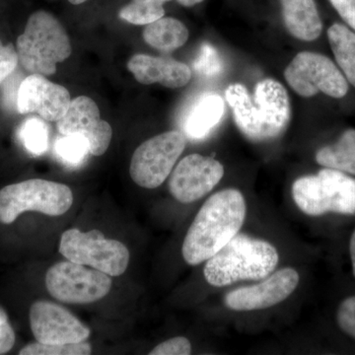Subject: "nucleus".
Segmentation results:
<instances>
[{"instance_id": "nucleus-25", "label": "nucleus", "mask_w": 355, "mask_h": 355, "mask_svg": "<svg viewBox=\"0 0 355 355\" xmlns=\"http://www.w3.org/2000/svg\"><path fill=\"white\" fill-rule=\"evenodd\" d=\"M92 352L90 343L86 342L67 345L30 343L20 350V355H88Z\"/></svg>"}, {"instance_id": "nucleus-10", "label": "nucleus", "mask_w": 355, "mask_h": 355, "mask_svg": "<svg viewBox=\"0 0 355 355\" xmlns=\"http://www.w3.org/2000/svg\"><path fill=\"white\" fill-rule=\"evenodd\" d=\"M49 293L60 302L89 304L104 298L111 291L110 275L73 261H60L46 275Z\"/></svg>"}, {"instance_id": "nucleus-17", "label": "nucleus", "mask_w": 355, "mask_h": 355, "mask_svg": "<svg viewBox=\"0 0 355 355\" xmlns=\"http://www.w3.org/2000/svg\"><path fill=\"white\" fill-rule=\"evenodd\" d=\"M224 113L225 103L220 95L205 92L198 96L184 116V137L191 140L205 139L220 123Z\"/></svg>"}, {"instance_id": "nucleus-2", "label": "nucleus", "mask_w": 355, "mask_h": 355, "mask_svg": "<svg viewBox=\"0 0 355 355\" xmlns=\"http://www.w3.org/2000/svg\"><path fill=\"white\" fill-rule=\"evenodd\" d=\"M246 214V200L241 191L226 189L212 195L203 203L184 237V261L197 266L214 256L239 233Z\"/></svg>"}, {"instance_id": "nucleus-27", "label": "nucleus", "mask_w": 355, "mask_h": 355, "mask_svg": "<svg viewBox=\"0 0 355 355\" xmlns=\"http://www.w3.org/2000/svg\"><path fill=\"white\" fill-rule=\"evenodd\" d=\"M336 323L345 335L355 340V295L345 299L338 306Z\"/></svg>"}, {"instance_id": "nucleus-1", "label": "nucleus", "mask_w": 355, "mask_h": 355, "mask_svg": "<svg viewBox=\"0 0 355 355\" xmlns=\"http://www.w3.org/2000/svg\"><path fill=\"white\" fill-rule=\"evenodd\" d=\"M225 98L236 125L252 141L277 139L286 132L291 121L288 93L275 79H263L257 84L253 97L243 84H231L226 89Z\"/></svg>"}, {"instance_id": "nucleus-19", "label": "nucleus", "mask_w": 355, "mask_h": 355, "mask_svg": "<svg viewBox=\"0 0 355 355\" xmlns=\"http://www.w3.org/2000/svg\"><path fill=\"white\" fill-rule=\"evenodd\" d=\"M142 36L146 44L156 50L171 53L183 46L190 34L183 22L174 17L163 16L160 19L146 25Z\"/></svg>"}, {"instance_id": "nucleus-18", "label": "nucleus", "mask_w": 355, "mask_h": 355, "mask_svg": "<svg viewBox=\"0 0 355 355\" xmlns=\"http://www.w3.org/2000/svg\"><path fill=\"white\" fill-rule=\"evenodd\" d=\"M282 19L294 38L312 42L321 36L323 22L315 0H279Z\"/></svg>"}, {"instance_id": "nucleus-24", "label": "nucleus", "mask_w": 355, "mask_h": 355, "mask_svg": "<svg viewBox=\"0 0 355 355\" xmlns=\"http://www.w3.org/2000/svg\"><path fill=\"white\" fill-rule=\"evenodd\" d=\"M165 16V6L130 1L119 10V17L130 24L146 26Z\"/></svg>"}, {"instance_id": "nucleus-31", "label": "nucleus", "mask_w": 355, "mask_h": 355, "mask_svg": "<svg viewBox=\"0 0 355 355\" xmlns=\"http://www.w3.org/2000/svg\"><path fill=\"white\" fill-rule=\"evenodd\" d=\"M345 24L355 32V0H329Z\"/></svg>"}, {"instance_id": "nucleus-6", "label": "nucleus", "mask_w": 355, "mask_h": 355, "mask_svg": "<svg viewBox=\"0 0 355 355\" xmlns=\"http://www.w3.org/2000/svg\"><path fill=\"white\" fill-rule=\"evenodd\" d=\"M72 203L73 195L64 184L31 179L8 184L0 190V222L13 223L20 214L27 211L62 216L69 211Z\"/></svg>"}, {"instance_id": "nucleus-32", "label": "nucleus", "mask_w": 355, "mask_h": 355, "mask_svg": "<svg viewBox=\"0 0 355 355\" xmlns=\"http://www.w3.org/2000/svg\"><path fill=\"white\" fill-rule=\"evenodd\" d=\"M349 254L350 261H352V275H354L355 279V229L349 240Z\"/></svg>"}, {"instance_id": "nucleus-3", "label": "nucleus", "mask_w": 355, "mask_h": 355, "mask_svg": "<svg viewBox=\"0 0 355 355\" xmlns=\"http://www.w3.org/2000/svg\"><path fill=\"white\" fill-rule=\"evenodd\" d=\"M279 261L277 248L270 242L237 234L207 261L203 275L210 286L216 287L260 280L275 270Z\"/></svg>"}, {"instance_id": "nucleus-7", "label": "nucleus", "mask_w": 355, "mask_h": 355, "mask_svg": "<svg viewBox=\"0 0 355 355\" xmlns=\"http://www.w3.org/2000/svg\"><path fill=\"white\" fill-rule=\"evenodd\" d=\"M60 253L67 260L91 266L110 277H119L130 263L128 248L116 240L107 239L98 230L81 232L76 228L62 233Z\"/></svg>"}, {"instance_id": "nucleus-9", "label": "nucleus", "mask_w": 355, "mask_h": 355, "mask_svg": "<svg viewBox=\"0 0 355 355\" xmlns=\"http://www.w3.org/2000/svg\"><path fill=\"white\" fill-rule=\"evenodd\" d=\"M186 142L183 132L170 130L140 144L130 161L132 181L144 189L160 187L171 174Z\"/></svg>"}, {"instance_id": "nucleus-21", "label": "nucleus", "mask_w": 355, "mask_h": 355, "mask_svg": "<svg viewBox=\"0 0 355 355\" xmlns=\"http://www.w3.org/2000/svg\"><path fill=\"white\" fill-rule=\"evenodd\" d=\"M327 34L336 65L355 88V32L347 26L335 23Z\"/></svg>"}, {"instance_id": "nucleus-30", "label": "nucleus", "mask_w": 355, "mask_h": 355, "mask_svg": "<svg viewBox=\"0 0 355 355\" xmlns=\"http://www.w3.org/2000/svg\"><path fill=\"white\" fill-rule=\"evenodd\" d=\"M15 343V333L6 311L0 307V355L10 352Z\"/></svg>"}, {"instance_id": "nucleus-12", "label": "nucleus", "mask_w": 355, "mask_h": 355, "mask_svg": "<svg viewBox=\"0 0 355 355\" xmlns=\"http://www.w3.org/2000/svg\"><path fill=\"white\" fill-rule=\"evenodd\" d=\"M30 326L37 342L44 345H67L85 342L88 327L62 306L37 301L29 313Z\"/></svg>"}, {"instance_id": "nucleus-14", "label": "nucleus", "mask_w": 355, "mask_h": 355, "mask_svg": "<svg viewBox=\"0 0 355 355\" xmlns=\"http://www.w3.org/2000/svg\"><path fill=\"white\" fill-rule=\"evenodd\" d=\"M57 123L58 132L62 135L85 137L92 155L101 156L108 150L113 130L108 121L101 120L97 104L87 96L71 100L67 114Z\"/></svg>"}, {"instance_id": "nucleus-23", "label": "nucleus", "mask_w": 355, "mask_h": 355, "mask_svg": "<svg viewBox=\"0 0 355 355\" xmlns=\"http://www.w3.org/2000/svg\"><path fill=\"white\" fill-rule=\"evenodd\" d=\"M55 154L69 166H78L84 162L90 153L87 139L80 135H62L55 146Z\"/></svg>"}, {"instance_id": "nucleus-20", "label": "nucleus", "mask_w": 355, "mask_h": 355, "mask_svg": "<svg viewBox=\"0 0 355 355\" xmlns=\"http://www.w3.org/2000/svg\"><path fill=\"white\" fill-rule=\"evenodd\" d=\"M318 164L355 177V130L342 133L335 144L320 148L316 153Z\"/></svg>"}, {"instance_id": "nucleus-5", "label": "nucleus", "mask_w": 355, "mask_h": 355, "mask_svg": "<svg viewBox=\"0 0 355 355\" xmlns=\"http://www.w3.org/2000/svg\"><path fill=\"white\" fill-rule=\"evenodd\" d=\"M292 197L298 209L307 216H355V178L324 168L317 174L296 180L292 186Z\"/></svg>"}, {"instance_id": "nucleus-28", "label": "nucleus", "mask_w": 355, "mask_h": 355, "mask_svg": "<svg viewBox=\"0 0 355 355\" xmlns=\"http://www.w3.org/2000/svg\"><path fill=\"white\" fill-rule=\"evenodd\" d=\"M19 62L17 51L12 44L4 46L0 40V85L15 71Z\"/></svg>"}, {"instance_id": "nucleus-34", "label": "nucleus", "mask_w": 355, "mask_h": 355, "mask_svg": "<svg viewBox=\"0 0 355 355\" xmlns=\"http://www.w3.org/2000/svg\"><path fill=\"white\" fill-rule=\"evenodd\" d=\"M132 1L137 2V3L163 4V6H165L166 3L172 1V0H132Z\"/></svg>"}, {"instance_id": "nucleus-16", "label": "nucleus", "mask_w": 355, "mask_h": 355, "mask_svg": "<svg viewBox=\"0 0 355 355\" xmlns=\"http://www.w3.org/2000/svg\"><path fill=\"white\" fill-rule=\"evenodd\" d=\"M128 69L144 85L159 83L167 88L184 87L190 83L191 70L189 65L173 58L135 55L128 60Z\"/></svg>"}, {"instance_id": "nucleus-22", "label": "nucleus", "mask_w": 355, "mask_h": 355, "mask_svg": "<svg viewBox=\"0 0 355 355\" xmlns=\"http://www.w3.org/2000/svg\"><path fill=\"white\" fill-rule=\"evenodd\" d=\"M23 146L34 155H42L49 148V127L43 119L31 118L26 120L19 130Z\"/></svg>"}, {"instance_id": "nucleus-4", "label": "nucleus", "mask_w": 355, "mask_h": 355, "mask_svg": "<svg viewBox=\"0 0 355 355\" xmlns=\"http://www.w3.org/2000/svg\"><path fill=\"white\" fill-rule=\"evenodd\" d=\"M16 46L23 69L44 76L55 73L57 64L67 60L72 51L64 26L46 10L35 11L29 16Z\"/></svg>"}, {"instance_id": "nucleus-8", "label": "nucleus", "mask_w": 355, "mask_h": 355, "mask_svg": "<svg viewBox=\"0 0 355 355\" xmlns=\"http://www.w3.org/2000/svg\"><path fill=\"white\" fill-rule=\"evenodd\" d=\"M286 83L294 92L310 98L323 93L340 99L349 92V83L330 58L312 51H301L284 71Z\"/></svg>"}, {"instance_id": "nucleus-33", "label": "nucleus", "mask_w": 355, "mask_h": 355, "mask_svg": "<svg viewBox=\"0 0 355 355\" xmlns=\"http://www.w3.org/2000/svg\"><path fill=\"white\" fill-rule=\"evenodd\" d=\"M176 1L180 4V6L184 7H193L202 3L205 0H176Z\"/></svg>"}, {"instance_id": "nucleus-29", "label": "nucleus", "mask_w": 355, "mask_h": 355, "mask_svg": "<svg viewBox=\"0 0 355 355\" xmlns=\"http://www.w3.org/2000/svg\"><path fill=\"white\" fill-rule=\"evenodd\" d=\"M191 354L190 340L184 336H176L154 347L150 355H189Z\"/></svg>"}, {"instance_id": "nucleus-13", "label": "nucleus", "mask_w": 355, "mask_h": 355, "mask_svg": "<svg viewBox=\"0 0 355 355\" xmlns=\"http://www.w3.org/2000/svg\"><path fill=\"white\" fill-rule=\"evenodd\" d=\"M299 280L300 277L294 268H282L260 284L228 292L224 303L234 311L266 309L288 298L297 287Z\"/></svg>"}, {"instance_id": "nucleus-15", "label": "nucleus", "mask_w": 355, "mask_h": 355, "mask_svg": "<svg viewBox=\"0 0 355 355\" xmlns=\"http://www.w3.org/2000/svg\"><path fill=\"white\" fill-rule=\"evenodd\" d=\"M71 103L69 90L41 74H30L18 87L16 108L19 114L36 113L46 121H58Z\"/></svg>"}, {"instance_id": "nucleus-26", "label": "nucleus", "mask_w": 355, "mask_h": 355, "mask_svg": "<svg viewBox=\"0 0 355 355\" xmlns=\"http://www.w3.org/2000/svg\"><path fill=\"white\" fill-rule=\"evenodd\" d=\"M193 67L198 73L205 76H214L220 73L222 60L216 49L209 43L203 44L193 62Z\"/></svg>"}, {"instance_id": "nucleus-35", "label": "nucleus", "mask_w": 355, "mask_h": 355, "mask_svg": "<svg viewBox=\"0 0 355 355\" xmlns=\"http://www.w3.org/2000/svg\"><path fill=\"white\" fill-rule=\"evenodd\" d=\"M71 6H79L86 3L89 0H67Z\"/></svg>"}, {"instance_id": "nucleus-11", "label": "nucleus", "mask_w": 355, "mask_h": 355, "mask_svg": "<svg viewBox=\"0 0 355 355\" xmlns=\"http://www.w3.org/2000/svg\"><path fill=\"white\" fill-rule=\"evenodd\" d=\"M224 176L219 161L200 154H191L182 159L172 172L169 191L182 203L197 202L214 190Z\"/></svg>"}]
</instances>
